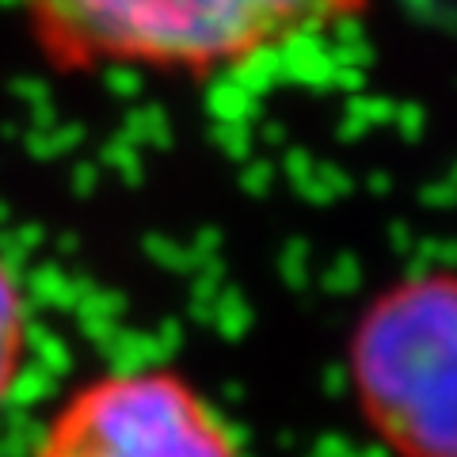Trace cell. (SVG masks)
<instances>
[{"label":"cell","instance_id":"277c9868","mask_svg":"<svg viewBox=\"0 0 457 457\" xmlns=\"http://www.w3.org/2000/svg\"><path fill=\"white\" fill-rule=\"evenodd\" d=\"M27 347V302L12 267L0 260V404L12 393Z\"/></svg>","mask_w":457,"mask_h":457},{"label":"cell","instance_id":"3957f363","mask_svg":"<svg viewBox=\"0 0 457 457\" xmlns=\"http://www.w3.org/2000/svg\"><path fill=\"white\" fill-rule=\"evenodd\" d=\"M35 457H240L233 431L171 370L104 374L65 400Z\"/></svg>","mask_w":457,"mask_h":457},{"label":"cell","instance_id":"6da1fadb","mask_svg":"<svg viewBox=\"0 0 457 457\" xmlns=\"http://www.w3.org/2000/svg\"><path fill=\"white\" fill-rule=\"evenodd\" d=\"M42 57L62 69L141 65L213 73L366 0H16Z\"/></svg>","mask_w":457,"mask_h":457},{"label":"cell","instance_id":"7a4b0ae2","mask_svg":"<svg viewBox=\"0 0 457 457\" xmlns=\"http://www.w3.org/2000/svg\"><path fill=\"white\" fill-rule=\"evenodd\" d=\"M351 381L393 457H457V270L374 297L351 336Z\"/></svg>","mask_w":457,"mask_h":457}]
</instances>
